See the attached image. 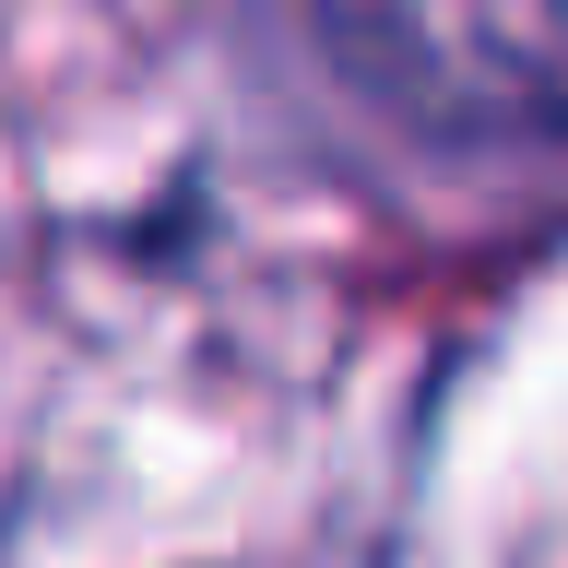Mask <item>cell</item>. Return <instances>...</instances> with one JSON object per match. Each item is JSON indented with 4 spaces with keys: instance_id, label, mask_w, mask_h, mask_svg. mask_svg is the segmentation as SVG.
Here are the masks:
<instances>
[{
    "instance_id": "1",
    "label": "cell",
    "mask_w": 568,
    "mask_h": 568,
    "mask_svg": "<svg viewBox=\"0 0 568 568\" xmlns=\"http://www.w3.org/2000/svg\"><path fill=\"white\" fill-rule=\"evenodd\" d=\"M355 95L438 142H532L568 119V0H296Z\"/></svg>"
}]
</instances>
